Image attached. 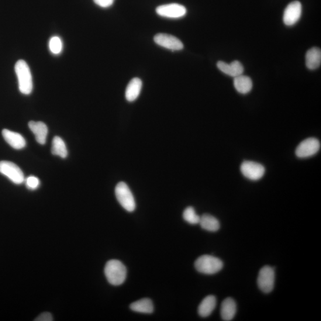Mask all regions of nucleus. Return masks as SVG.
Returning a JSON list of instances; mask_svg holds the SVG:
<instances>
[{"instance_id": "nucleus-1", "label": "nucleus", "mask_w": 321, "mask_h": 321, "mask_svg": "<svg viewBox=\"0 0 321 321\" xmlns=\"http://www.w3.org/2000/svg\"><path fill=\"white\" fill-rule=\"evenodd\" d=\"M104 272L107 280L112 285L120 286L126 280V268L120 261L113 260L107 262Z\"/></svg>"}, {"instance_id": "nucleus-2", "label": "nucleus", "mask_w": 321, "mask_h": 321, "mask_svg": "<svg viewBox=\"0 0 321 321\" xmlns=\"http://www.w3.org/2000/svg\"><path fill=\"white\" fill-rule=\"evenodd\" d=\"M15 68L19 91L23 94L29 95L32 91L33 82L29 65L25 61L20 60L16 63Z\"/></svg>"}, {"instance_id": "nucleus-3", "label": "nucleus", "mask_w": 321, "mask_h": 321, "mask_svg": "<svg viewBox=\"0 0 321 321\" xmlns=\"http://www.w3.org/2000/svg\"><path fill=\"white\" fill-rule=\"evenodd\" d=\"M196 270L201 273L211 275L222 270L223 263L219 258L211 255H202L195 261Z\"/></svg>"}, {"instance_id": "nucleus-4", "label": "nucleus", "mask_w": 321, "mask_h": 321, "mask_svg": "<svg viewBox=\"0 0 321 321\" xmlns=\"http://www.w3.org/2000/svg\"><path fill=\"white\" fill-rule=\"evenodd\" d=\"M115 194L120 204L127 211L133 212L136 208V202L129 186L124 182H120L115 189Z\"/></svg>"}, {"instance_id": "nucleus-5", "label": "nucleus", "mask_w": 321, "mask_h": 321, "mask_svg": "<svg viewBox=\"0 0 321 321\" xmlns=\"http://www.w3.org/2000/svg\"><path fill=\"white\" fill-rule=\"evenodd\" d=\"M0 173L6 176L16 185L22 184L25 180L21 169L12 162L0 161Z\"/></svg>"}, {"instance_id": "nucleus-6", "label": "nucleus", "mask_w": 321, "mask_h": 321, "mask_svg": "<svg viewBox=\"0 0 321 321\" xmlns=\"http://www.w3.org/2000/svg\"><path fill=\"white\" fill-rule=\"evenodd\" d=\"M275 272L270 266H265L259 272L258 285L262 292L269 293L274 287Z\"/></svg>"}, {"instance_id": "nucleus-7", "label": "nucleus", "mask_w": 321, "mask_h": 321, "mask_svg": "<svg viewBox=\"0 0 321 321\" xmlns=\"http://www.w3.org/2000/svg\"><path fill=\"white\" fill-rule=\"evenodd\" d=\"M320 141L314 137H309L300 142L296 148V156L300 158H306L315 155L320 150Z\"/></svg>"}, {"instance_id": "nucleus-8", "label": "nucleus", "mask_w": 321, "mask_h": 321, "mask_svg": "<svg viewBox=\"0 0 321 321\" xmlns=\"http://www.w3.org/2000/svg\"><path fill=\"white\" fill-rule=\"evenodd\" d=\"M241 173L251 181L260 180L265 174V168L257 162L245 161L240 166Z\"/></svg>"}, {"instance_id": "nucleus-9", "label": "nucleus", "mask_w": 321, "mask_h": 321, "mask_svg": "<svg viewBox=\"0 0 321 321\" xmlns=\"http://www.w3.org/2000/svg\"><path fill=\"white\" fill-rule=\"evenodd\" d=\"M156 12L159 16L167 18L178 19L185 16L187 13L185 6L177 3L158 6Z\"/></svg>"}, {"instance_id": "nucleus-10", "label": "nucleus", "mask_w": 321, "mask_h": 321, "mask_svg": "<svg viewBox=\"0 0 321 321\" xmlns=\"http://www.w3.org/2000/svg\"><path fill=\"white\" fill-rule=\"evenodd\" d=\"M154 42L162 47L172 51L182 50L184 44L174 36L167 33H158L154 38Z\"/></svg>"}, {"instance_id": "nucleus-11", "label": "nucleus", "mask_w": 321, "mask_h": 321, "mask_svg": "<svg viewBox=\"0 0 321 321\" xmlns=\"http://www.w3.org/2000/svg\"><path fill=\"white\" fill-rule=\"evenodd\" d=\"M302 6L298 1L293 2L287 6L283 15V22L286 25L291 26L295 25L301 17Z\"/></svg>"}, {"instance_id": "nucleus-12", "label": "nucleus", "mask_w": 321, "mask_h": 321, "mask_svg": "<svg viewBox=\"0 0 321 321\" xmlns=\"http://www.w3.org/2000/svg\"><path fill=\"white\" fill-rule=\"evenodd\" d=\"M217 65L220 71L231 77L236 78L238 76L243 75L244 72L243 65L237 60L231 62L230 64L220 61Z\"/></svg>"}, {"instance_id": "nucleus-13", "label": "nucleus", "mask_w": 321, "mask_h": 321, "mask_svg": "<svg viewBox=\"0 0 321 321\" xmlns=\"http://www.w3.org/2000/svg\"><path fill=\"white\" fill-rule=\"evenodd\" d=\"M2 134L6 142L14 149L22 150L26 147V140L20 133L4 129L2 131Z\"/></svg>"}, {"instance_id": "nucleus-14", "label": "nucleus", "mask_w": 321, "mask_h": 321, "mask_svg": "<svg viewBox=\"0 0 321 321\" xmlns=\"http://www.w3.org/2000/svg\"><path fill=\"white\" fill-rule=\"evenodd\" d=\"M29 129L35 136L38 143L44 145L46 143L48 132V127L46 124L41 122L31 121L28 124Z\"/></svg>"}, {"instance_id": "nucleus-15", "label": "nucleus", "mask_w": 321, "mask_h": 321, "mask_svg": "<svg viewBox=\"0 0 321 321\" xmlns=\"http://www.w3.org/2000/svg\"><path fill=\"white\" fill-rule=\"evenodd\" d=\"M142 87V82L139 78H134L132 79L127 85L125 96L127 101L133 102L139 96Z\"/></svg>"}, {"instance_id": "nucleus-16", "label": "nucleus", "mask_w": 321, "mask_h": 321, "mask_svg": "<svg viewBox=\"0 0 321 321\" xmlns=\"http://www.w3.org/2000/svg\"><path fill=\"white\" fill-rule=\"evenodd\" d=\"M236 303L233 299L229 298L224 300L221 307V316L223 320H232L236 315Z\"/></svg>"}, {"instance_id": "nucleus-17", "label": "nucleus", "mask_w": 321, "mask_h": 321, "mask_svg": "<svg viewBox=\"0 0 321 321\" xmlns=\"http://www.w3.org/2000/svg\"><path fill=\"white\" fill-rule=\"evenodd\" d=\"M321 64V51L319 48L313 47L307 51L306 65L309 70H315Z\"/></svg>"}, {"instance_id": "nucleus-18", "label": "nucleus", "mask_w": 321, "mask_h": 321, "mask_svg": "<svg viewBox=\"0 0 321 321\" xmlns=\"http://www.w3.org/2000/svg\"><path fill=\"white\" fill-rule=\"evenodd\" d=\"M234 86L236 91L240 94H247L253 89V83L249 77L241 75L234 78Z\"/></svg>"}, {"instance_id": "nucleus-19", "label": "nucleus", "mask_w": 321, "mask_h": 321, "mask_svg": "<svg viewBox=\"0 0 321 321\" xmlns=\"http://www.w3.org/2000/svg\"><path fill=\"white\" fill-rule=\"evenodd\" d=\"M216 304L217 300L215 296L212 295L206 296L199 306V315L203 317L209 316L216 308Z\"/></svg>"}, {"instance_id": "nucleus-20", "label": "nucleus", "mask_w": 321, "mask_h": 321, "mask_svg": "<svg viewBox=\"0 0 321 321\" xmlns=\"http://www.w3.org/2000/svg\"><path fill=\"white\" fill-rule=\"evenodd\" d=\"M199 224L203 229L211 231V232L218 231L220 227L219 220L216 217L208 213L203 214L201 217H200Z\"/></svg>"}, {"instance_id": "nucleus-21", "label": "nucleus", "mask_w": 321, "mask_h": 321, "mask_svg": "<svg viewBox=\"0 0 321 321\" xmlns=\"http://www.w3.org/2000/svg\"><path fill=\"white\" fill-rule=\"evenodd\" d=\"M130 308L133 311L142 313H152L154 312L153 302L150 299H142L132 303Z\"/></svg>"}, {"instance_id": "nucleus-22", "label": "nucleus", "mask_w": 321, "mask_h": 321, "mask_svg": "<svg viewBox=\"0 0 321 321\" xmlns=\"http://www.w3.org/2000/svg\"><path fill=\"white\" fill-rule=\"evenodd\" d=\"M51 153L61 158H65L68 155L66 146L63 139L59 136L54 137L52 141Z\"/></svg>"}, {"instance_id": "nucleus-23", "label": "nucleus", "mask_w": 321, "mask_h": 321, "mask_svg": "<svg viewBox=\"0 0 321 321\" xmlns=\"http://www.w3.org/2000/svg\"><path fill=\"white\" fill-rule=\"evenodd\" d=\"M183 217L186 222L189 224H198L199 223L200 217L192 206H189L185 209Z\"/></svg>"}, {"instance_id": "nucleus-24", "label": "nucleus", "mask_w": 321, "mask_h": 321, "mask_svg": "<svg viewBox=\"0 0 321 321\" xmlns=\"http://www.w3.org/2000/svg\"><path fill=\"white\" fill-rule=\"evenodd\" d=\"M49 48L51 53L55 55L60 54L63 50V43L60 38L52 37L49 42Z\"/></svg>"}, {"instance_id": "nucleus-25", "label": "nucleus", "mask_w": 321, "mask_h": 321, "mask_svg": "<svg viewBox=\"0 0 321 321\" xmlns=\"http://www.w3.org/2000/svg\"><path fill=\"white\" fill-rule=\"evenodd\" d=\"M25 182L26 188L29 190H32V191L39 188L40 185L39 179L33 175H30L27 177Z\"/></svg>"}, {"instance_id": "nucleus-26", "label": "nucleus", "mask_w": 321, "mask_h": 321, "mask_svg": "<svg viewBox=\"0 0 321 321\" xmlns=\"http://www.w3.org/2000/svg\"><path fill=\"white\" fill-rule=\"evenodd\" d=\"M96 5L102 8H107L113 5L115 0H94Z\"/></svg>"}, {"instance_id": "nucleus-27", "label": "nucleus", "mask_w": 321, "mask_h": 321, "mask_svg": "<svg viewBox=\"0 0 321 321\" xmlns=\"http://www.w3.org/2000/svg\"><path fill=\"white\" fill-rule=\"evenodd\" d=\"M34 320L36 321H52L53 320V316L50 313L44 312L41 313Z\"/></svg>"}]
</instances>
